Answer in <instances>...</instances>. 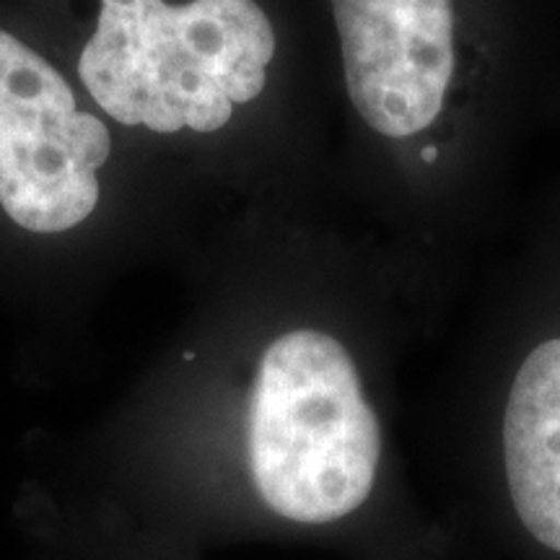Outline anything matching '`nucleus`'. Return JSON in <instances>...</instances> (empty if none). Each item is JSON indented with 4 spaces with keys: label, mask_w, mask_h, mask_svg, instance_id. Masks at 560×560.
I'll list each match as a JSON object with an SVG mask.
<instances>
[{
    "label": "nucleus",
    "mask_w": 560,
    "mask_h": 560,
    "mask_svg": "<svg viewBox=\"0 0 560 560\" xmlns=\"http://www.w3.org/2000/svg\"><path fill=\"white\" fill-rule=\"evenodd\" d=\"M272 58L276 30L257 0H100L79 75L128 128L215 132L262 94Z\"/></svg>",
    "instance_id": "f257e3e1"
},
{
    "label": "nucleus",
    "mask_w": 560,
    "mask_h": 560,
    "mask_svg": "<svg viewBox=\"0 0 560 560\" xmlns=\"http://www.w3.org/2000/svg\"><path fill=\"white\" fill-rule=\"evenodd\" d=\"M346 89L376 136L408 140L444 112L454 79L452 0H330Z\"/></svg>",
    "instance_id": "20e7f679"
},
{
    "label": "nucleus",
    "mask_w": 560,
    "mask_h": 560,
    "mask_svg": "<svg viewBox=\"0 0 560 560\" xmlns=\"http://www.w3.org/2000/svg\"><path fill=\"white\" fill-rule=\"evenodd\" d=\"M501 457L516 522L560 556V335L537 342L511 380Z\"/></svg>",
    "instance_id": "39448f33"
},
{
    "label": "nucleus",
    "mask_w": 560,
    "mask_h": 560,
    "mask_svg": "<svg viewBox=\"0 0 560 560\" xmlns=\"http://www.w3.org/2000/svg\"><path fill=\"white\" fill-rule=\"evenodd\" d=\"M112 138L79 112L68 81L24 42L0 30V206L21 229L62 234L100 202Z\"/></svg>",
    "instance_id": "7ed1b4c3"
},
{
    "label": "nucleus",
    "mask_w": 560,
    "mask_h": 560,
    "mask_svg": "<svg viewBox=\"0 0 560 560\" xmlns=\"http://www.w3.org/2000/svg\"><path fill=\"white\" fill-rule=\"evenodd\" d=\"M247 441L265 506L296 524L346 520L380 478V418L353 355L322 330H289L265 348Z\"/></svg>",
    "instance_id": "f03ea898"
}]
</instances>
